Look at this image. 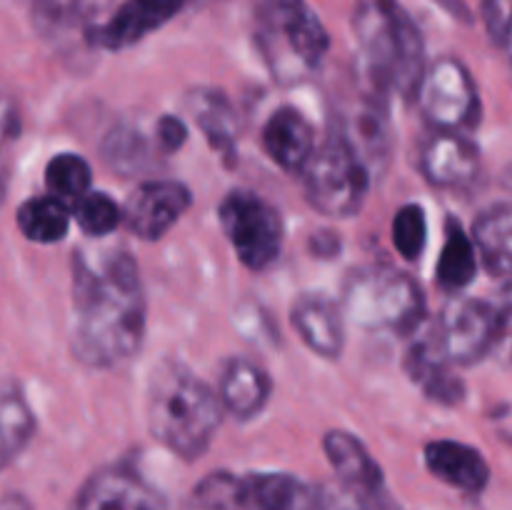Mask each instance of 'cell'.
Returning <instances> with one entry per match:
<instances>
[{
  "instance_id": "cell-22",
  "label": "cell",
  "mask_w": 512,
  "mask_h": 510,
  "mask_svg": "<svg viewBox=\"0 0 512 510\" xmlns=\"http://www.w3.org/2000/svg\"><path fill=\"white\" fill-rule=\"evenodd\" d=\"M512 210L508 203H495L478 215L473 223V248L478 263L488 270L490 278L508 280L512 268Z\"/></svg>"
},
{
  "instance_id": "cell-20",
  "label": "cell",
  "mask_w": 512,
  "mask_h": 510,
  "mask_svg": "<svg viewBox=\"0 0 512 510\" xmlns=\"http://www.w3.org/2000/svg\"><path fill=\"white\" fill-rule=\"evenodd\" d=\"M273 398V380L268 370L250 358H230L220 373L218 400L238 420H253L268 408Z\"/></svg>"
},
{
  "instance_id": "cell-6",
  "label": "cell",
  "mask_w": 512,
  "mask_h": 510,
  "mask_svg": "<svg viewBox=\"0 0 512 510\" xmlns=\"http://www.w3.org/2000/svg\"><path fill=\"white\" fill-rule=\"evenodd\" d=\"M305 200L328 218H355L363 208L373 185V175L363 160L330 130L328 138L315 145L308 165L303 168Z\"/></svg>"
},
{
  "instance_id": "cell-3",
  "label": "cell",
  "mask_w": 512,
  "mask_h": 510,
  "mask_svg": "<svg viewBox=\"0 0 512 510\" xmlns=\"http://www.w3.org/2000/svg\"><path fill=\"white\" fill-rule=\"evenodd\" d=\"M363 68L378 93L415 100L428 60L413 15L398 0H365L353 18Z\"/></svg>"
},
{
  "instance_id": "cell-26",
  "label": "cell",
  "mask_w": 512,
  "mask_h": 510,
  "mask_svg": "<svg viewBox=\"0 0 512 510\" xmlns=\"http://www.w3.org/2000/svg\"><path fill=\"white\" fill-rule=\"evenodd\" d=\"M93 173L90 163L78 153H58L45 165V188L55 200L73 208L85 193H90Z\"/></svg>"
},
{
  "instance_id": "cell-2",
  "label": "cell",
  "mask_w": 512,
  "mask_h": 510,
  "mask_svg": "<svg viewBox=\"0 0 512 510\" xmlns=\"http://www.w3.org/2000/svg\"><path fill=\"white\" fill-rule=\"evenodd\" d=\"M223 420L218 395L193 370L163 360L150 373L148 428L163 448L183 460H198Z\"/></svg>"
},
{
  "instance_id": "cell-36",
  "label": "cell",
  "mask_w": 512,
  "mask_h": 510,
  "mask_svg": "<svg viewBox=\"0 0 512 510\" xmlns=\"http://www.w3.org/2000/svg\"><path fill=\"white\" fill-rule=\"evenodd\" d=\"M365 505H368V510H398V505L388 498V493L380 495V498H375V500H368Z\"/></svg>"
},
{
  "instance_id": "cell-4",
  "label": "cell",
  "mask_w": 512,
  "mask_h": 510,
  "mask_svg": "<svg viewBox=\"0 0 512 510\" xmlns=\"http://www.w3.org/2000/svg\"><path fill=\"white\" fill-rule=\"evenodd\" d=\"M255 45L273 78L295 85L320 68L330 50V35L305 0H265L258 10Z\"/></svg>"
},
{
  "instance_id": "cell-1",
  "label": "cell",
  "mask_w": 512,
  "mask_h": 510,
  "mask_svg": "<svg viewBox=\"0 0 512 510\" xmlns=\"http://www.w3.org/2000/svg\"><path fill=\"white\" fill-rule=\"evenodd\" d=\"M145 290L138 263L125 250L73 260L70 350L88 368H115L140 350L145 338Z\"/></svg>"
},
{
  "instance_id": "cell-7",
  "label": "cell",
  "mask_w": 512,
  "mask_h": 510,
  "mask_svg": "<svg viewBox=\"0 0 512 510\" xmlns=\"http://www.w3.org/2000/svg\"><path fill=\"white\" fill-rule=\"evenodd\" d=\"M218 220L245 268L265 270L280 258L283 220L263 195L245 188L230 190L220 203Z\"/></svg>"
},
{
  "instance_id": "cell-31",
  "label": "cell",
  "mask_w": 512,
  "mask_h": 510,
  "mask_svg": "<svg viewBox=\"0 0 512 510\" xmlns=\"http://www.w3.org/2000/svg\"><path fill=\"white\" fill-rule=\"evenodd\" d=\"M100 0H38V23L48 25V28L60 30L70 28V25L83 23L90 18Z\"/></svg>"
},
{
  "instance_id": "cell-24",
  "label": "cell",
  "mask_w": 512,
  "mask_h": 510,
  "mask_svg": "<svg viewBox=\"0 0 512 510\" xmlns=\"http://www.w3.org/2000/svg\"><path fill=\"white\" fill-rule=\"evenodd\" d=\"M478 253L473 248L470 233L463 228V223L455 218H448L445 223V243L440 250L438 268L435 278L438 285L448 293H463L478 275Z\"/></svg>"
},
{
  "instance_id": "cell-25",
  "label": "cell",
  "mask_w": 512,
  "mask_h": 510,
  "mask_svg": "<svg viewBox=\"0 0 512 510\" xmlns=\"http://www.w3.org/2000/svg\"><path fill=\"white\" fill-rule=\"evenodd\" d=\"M73 215L70 208L53 195H40V198H28L18 208V228L30 243L53 245L68 235Z\"/></svg>"
},
{
  "instance_id": "cell-29",
  "label": "cell",
  "mask_w": 512,
  "mask_h": 510,
  "mask_svg": "<svg viewBox=\"0 0 512 510\" xmlns=\"http://www.w3.org/2000/svg\"><path fill=\"white\" fill-rule=\"evenodd\" d=\"M70 215L90 238H105L120 225V205L108 193L90 190L70 208Z\"/></svg>"
},
{
  "instance_id": "cell-27",
  "label": "cell",
  "mask_w": 512,
  "mask_h": 510,
  "mask_svg": "<svg viewBox=\"0 0 512 510\" xmlns=\"http://www.w3.org/2000/svg\"><path fill=\"white\" fill-rule=\"evenodd\" d=\"M103 158L120 175H135L150 168L153 148H150L148 140L138 130L115 128L110 130L103 143Z\"/></svg>"
},
{
  "instance_id": "cell-16",
  "label": "cell",
  "mask_w": 512,
  "mask_h": 510,
  "mask_svg": "<svg viewBox=\"0 0 512 510\" xmlns=\"http://www.w3.org/2000/svg\"><path fill=\"white\" fill-rule=\"evenodd\" d=\"M290 323L305 345L325 360H338L345 348V318L338 303L320 293H303L290 308Z\"/></svg>"
},
{
  "instance_id": "cell-21",
  "label": "cell",
  "mask_w": 512,
  "mask_h": 510,
  "mask_svg": "<svg viewBox=\"0 0 512 510\" xmlns=\"http://www.w3.org/2000/svg\"><path fill=\"white\" fill-rule=\"evenodd\" d=\"M188 110L210 148L225 160V165H233L238 155V120L228 95L213 88H198L188 95Z\"/></svg>"
},
{
  "instance_id": "cell-9",
  "label": "cell",
  "mask_w": 512,
  "mask_h": 510,
  "mask_svg": "<svg viewBox=\"0 0 512 510\" xmlns=\"http://www.w3.org/2000/svg\"><path fill=\"white\" fill-rule=\"evenodd\" d=\"M505 313L480 298L453 295L433 328L435 343L450 365H475L493 350L503 335Z\"/></svg>"
},
{
  "instance_id": "cell-35",
  "label": "cell",
  "mask_w": 512,
  "mask_h": 510,
  "mask_svg": "<svg viewBox=\"0 0 512 510\" xmlns=\"http://www.w3.org/2000/svg\"><path fill=\"white\" fill-rule=\"evenodd\" d=\"M338 248L340 243L338 238H335V233H318L310 238V250H313L318 258H335Z\"/></svg>"
},
{
  "instance_id": "cell-5",
  "label": "cell",
  "mask_w": 512,
  "mask_h": 510,
  "mask_svg": "<svg viewBox=\"0 0 512 510\" xmlns=\"http://www.w3.org/2000/svg\"><path fill=\"white\" fill-rule=\"evenodd\" d=\"M343 318L363 330L415 333L425 323V295L413 275L393 265H360L345 278Z\"/></svg>"
},
{
  "instance_id": "cell-8",
  "label": "cell",
  "mask_w": 512,
  "mask_h": 510,
  "mask_svg": "<svg viewBox=\"0 0 512 510\" xmlns=\"http://www.w3.org/2000/svg\"><path fill=\"white\" fill-rule=\"evenodd\" d=\"M415 100L425 123L440 133H470L480 123V93L473 73L453 55L433 60L425 68Z\"/></svg>"
},
{
  "instance_id": "cell-18",
  "label": "cell",
  "mask_w": 512,
  "mask_h": 510,
  "mask_svg": "<svg viewBox=\"0 0 512 510\" xmlns=\"http://www.w3.org/2000/svg\"><path fill=\"white\" fill-rule=\"evenodd\" d=\"M423 460L430 475H435L440 483L468 495L483 493L490 483L488 460L478 448L460 440H430L423 450Z\"/></svg>"
},
{
  "instance_id": "cell-34",
  "label": "cell",
  "mask_w": 512,
  "mask_h": 510,
  "mask_svg": "<svg viewBox=\"0 0 512 510\" xmlns=\"http://www.w3.org/2000/svg\"><path fill=\"white\" fill-rule=\"evenodd\" d=\"M18 133H20L18 108H15L13 98L0 90V148H3V145H8L10 140L18 138Z\"/></svg>"
},
{
  "instance_id": "cell-11",
  "label": "cell",
  "mask_w": 512,
  "mask_h": 510,
  "mask_svg": "<svg viewBox=\"0 0 512 510\" xmlns=\"http://www.w3.org/2000/svg\"><path fill=\"white\" fill-rule=\"evenodd\" d=\"M333 133L358 155L373 178L385 173L393 153V125L383 95H365L355 100L338 118Z\"/></svg>"
},
{
  "instance_id": "cell-23",
  "label": "cell",
  "mask_w": 512,
  "mask_h": 510,
  "mask_svg": "<svg viewBox=\"0 0 512 510\" xmlns=\"http://www.w3.org/2000/svg\"><path fill=\"white\" fill-rule=\"evenodd\" d=\"M33 435L35 415L23 390L10 380H0V470L28 448Z\"/></svg>"
},
{
  "instance_id": "cell-12",
  "label": "cell",
  "mask_w": 512,
  "mask_h": 510,
  "mask_svg": "<svg viewBox=\"0 0 512 510\" xmlns=\"http://www.w3.org/2000/svg\"><path fill=\"white\" fill-rule=\"evenodd\" d=\"M185 0H125L105 23L90 28V43L105 50H125L163 28L183 10Z\"/></svg>"
},
{
  "instance_id": "cell-14",
  "label": "cell",
  "mask_w": 512,
  "mask_h": 510,
  "mask_svg": "<svg viewBox=\"0 0 512 510\" xmlns=\"http://www.w3.org/2000/svg\"><path fill=\"white\" fill-rule=\"evenodd\" d=\"M420 170L435 188H463L478 178L480 153L468 135L435 130L420 150Z\"/></svg>"
},
{
  "instance_id": "cell-10",
  "label": "cell",
  "mask_w": 512,
  "mask_h": 510,
  "mask_svg": "<svg viewBox=\"0 0 512 510\" xmlns=\"http://www.w3.org/2000/svg\"><path fill=\"white\" fill-rule=\"evenodd\" d=\"M190 203H193V193L180 180H143L125 198L120 208V225H125L135 238L155 243L183 218Z\"/></svg>"
},
{
  "instance_id": "cell-33",
  "label": "cell",
  "mask_w": 512,
  "mask_h": 510,
  "mask_svg": "<svg viewBox=\"0 0 512 510\" xmlns=\"http://www.w3.org/2000/svg\"><path fill=\"white\" fill-rule=\"evenodd\" d=\"M483 18L495 45H508V0H485Z\"/></svg>"
},
{
  "instance_id": "cell-28",
  "label": "cell",
  "mask_w": 512,
  "mask_h": 510,
  "mask_svg": "<svg viewBox=\"0 0 512 510\" xmlns=\"http://www.w3.org/2000/svg\"><path fill=\"white\" fill-rule=\"evenodd\" d=\"M183 510H240V478L228 470L208 473L190 490Z\"/></svg>"
},
{
  "instance_id": "cell-17",
  "label": "cell",
  "mask_w": 512,
  "mask_h": 510,
  "mask_svg": "<svg viewBox=\"0 0 512 510\" xmlns=\"http://www.w3.org/2000/svg\"><path fill=\"white\" fill-rule=\"evenodd\" d=\"M423 325L415 333H410L413 343L408 345V353H405L408 378L418 383L423 393L435 403L458 405L465 398V383L448 370L450 363L443 358L438 343H435L433 328L423 330Z\"/></svg>"
},
{
  "instance_id": "cell-30",
  "label": "cell",
  "mask_w": 512,
  "mask_h": 510,
  "mask_svg": "<svg viewBox=\"0 0 512 510\" xmlns=\"http://www.w3.org/2000/svg\"><path fill=\"white\" fill-rule=\"evenodd\" d=\"M390 233H393V245L400 258L420 260V255L425 253V245H428V218H425V210L418 203L403 205L395 213Z\"/></svg>"
},
{
  "instance_id": "cell-37",
  "label": "cell",
  "mask_w": 512,
  "mask_h": 510,
  "mask_svg": "<svg viewBox=\"0 0 512 510\" xmlns=\"http://www.w3.org/2000/svg\"><path fill=\"white\" fill-rule=\"evenodd\" d=\"M3 195H5V168L0 165V200H3Z\"/></svg>"
},
{
  "instance_id": "cell-13",
  "label": "cell",
  "mask_w": 512,
  "mask_h": 510,
  "mask_svg": "<svg viewBox=\"0 0 512 510\" xmlns=\"http://www.w3.org/2000/svg\"><path fill=\"white\" fill-rule=\"evenodd\" d=\"M323 450L345 490L358 495L365 503L385 495L383 468L358 435L348 430H328L323 438Z\"/></svg>"
},
{
  "instance_id": "cell-32",
  "label": "cell",
  "mask_w": 512,
  "mask_h": 510,
  "mask_svg": "<svg viewBox=\"0 0 512 510\" xmlns=\"http://www.w3.org/2000/svg\"><path fill=\"white\" fill-rule=\"evenodd\" d=\"M188 135V123L183 118H178V115H160L158 123H155V143L168 155L178 153L188 143Z\"/></svg>"
},
{
  "instance_id": "cell-15",
  "label": "cell",
  "mask_w": 512,
  "mask_h": 510,
  "mask_svg": "<svg viewBox=\"0 0 512 510\" xmlns=\"http://www.w3.org/2000/svg\"><path fill=\"white\" fill-rule=\"evenodd\" d=\"M263 150L280 170L300 175L308 165L310 155L315 153V128L310 120L293 105L273 110L263 125Z\"/></svg>"
},
{
  "instance_id": "cell-19",
  "label": "cell",
  "mask_w": 512,
  "mask_h": 510,
  "mask_svg": "<svg viewBox=\"0 0 512 510\" xmlns=\"http://www.w3.org/2000/svg\"><path fill=\"white\" fill-rule=\"evenodd\" d=\"M73 510H160V503L135 473L105 468L80 488Z\"/></svg>"
}]
</instances>
